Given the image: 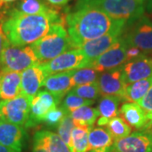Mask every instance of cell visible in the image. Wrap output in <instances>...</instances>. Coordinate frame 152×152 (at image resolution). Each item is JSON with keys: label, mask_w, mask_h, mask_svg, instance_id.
Returning <instances> with one entry per match:
<instances>
[{"label": "cell", "mask_w": 152, "mask_h": 152, "mask_svg": "<svg viewBox=\"0 0 152 152\" xmlns=\"http://www.w3.org/2000/svg\"><path fill=\"white\" fill-rule=\"evenodd\" d=\"M67 31L74 48L116 29L125 28L127 21L114 20L96 7L79 0L75 9L64 17Z\"/></svg>", "instance_id": "cell-1"}, {"label": "cell", "mask_w": 152, "mask_h": 152, "mask_svg": "<svg viewBox=\"0 0 152 152\" xmlns=\"http://www.w3.org/2000/svg\"><path fill=\"white\" fill-rule=\"evenodd\" d=\"M62 19L56 10L41 15H26L13 9L0 16L3 30L14 46L31 45L47 35L53 23Z\"/></svg>", "instance_id": "cell-2"}, {"label": "cell", "mask_w": 152, "mask_h": 152, "mask_svg": "<svg viewBox=\"0 0 152 152\" xmlns=\"http://www.w3.org/2000/svg\"><path fill=\"white\" fill-rule=\"evenodd\" d=\"M37 57L40 64L48 62L65 53L74 49L69 33L66 28L65 19L52 25L48 33L31 45Z\"/></svg>", "instance_id": "cell-3"}, {"label": "cell", "mask_w": 152, "mask_h": 152, "mask_svg": "<svg viewBox=\"0 0 152 152\" xmlns=\"http://www.w3.org/2000/svg\"><path fill=\"white\" fill-rule=\"evenodd\" d=\"M114 20L130 23L144 15L146 0H82Z\"/></svg>", "instance_id": "cell-4"}, {"label": "cell", "mask_w": 152, "mask_h": 152, "mask_svg": "<svg viewBox=\"0 0 152 152\" xmlns=\"http://www.w3.org/2000/svg\"><path fill=\"white\" fill-rule=\"evenodd\" d=\"M40 64L31 46H14L10 43L4 49L0 60V69L20 72Z\"/></svg>", "instance_id": "cell-5"}, {"label": "cell", "mask_w": 152, "mask_h": 152, "mask_svg": "<svg viewBox=\"0 0 152 152\" xmlns=\"http://www.w3.org/2000/svg\"><path fill=\"white\" fill-rule=\"evenodd\" d=\"M123 39L128 47H134L145 53H152V21L143 15L136 20L127 23Z\"/></svg>", "instance_id": "cell-6"}, {"label": "cell", "mask_w": 152, "mask_h": 152, "mask_svg": "<svg viewBox=\"0 0 152 152\" xmlns=\"http://www.w3.org/2000/svg\"><path fill=\"white\" fill-rule=\"evenodd\" d=\"M32 98L20 94L14 99L0 101V119L26 127L30 117Z\"/></svg>", "instance_id": "cell-7"}, {"label": "cell", "mask_w": 152, "mask_h": 152, "mask_svg": "<svg viewBox=\"0 0 152 152\" xmlns=\"http://www.w3.org/2000/svg\"><path fill=\"white\" fill-rule=\"evenodd\" d=\"M40 65L47 77L57 73L86 68L89 66V61L84 55L81 49L74 48L48 62L40 64Z\"/></svg>", "instance_id": "cell-8"}, {"label": "cell", "mask_w": 152, "mask_h": 152, "mask_svg": "<svg viewBox=\"0 0 152 152\" xmlns=\"http://www.w3.org/2000/svg\"><path fill=\"white\" fill-rule=\"evenodd\" d=\"M127 49L128 45L121 37L111 48L93 61L89 67L97 72H104L121 67L126 64Z\"/></svg>", "instance_id": "cell-9"}, {"label": "cell", "mask_w": 152, "mask_h": 152, "mask_svg": "<svg viewBox=\"0 0 152 152\" xmlns=\"http://www.w3.org/2000/svg\"><path fill=\"white\" fill-rule=\"evenodd\" d=\"M62 100L48 91H41L32 98L30 117L26 128H31L43 123L44 118L50 110L56 107Z\"/></svg>", "instance_id": "cell-10"}, {"label": "cell", "mask_w": 152, "mask_h": 152, "mask_svg": "<svg viewBox=\"0 0 152 152\" xmlns=\"http://www.w3.org/2000/svg\"><path fill=\"white\" fill-rule=\"evenodd\" d=\"M125 28H119L105 34L100 37L88 41L79 48L89 61V66L93 61L111 48L122 37ZM88 66V67H89Z\"/></svg>", "instance_id": "cell-11"}, {"label": "cell", "mask_w": 152, "mask_h": 152, "mask_svg": "<svg viewBox=\"0 0 152 152\" xmlns=\"http://www.w3.org/2000/svg\"><path fill=\"white\" fill-rule=\"evenodd\" d=\"M110 152H152L151 133L138 131L115 140Z\"/></svg>", "instance_id": "cell-12"}, {"label": "cell", "mask_w": 152, "mask_h": 152, "mask_svg": "<svg viewBox=\"0 0 152 152\" xmlns=\"http://www.w3.org/2000/svg\"><path fill=\"white\" fill-rule=\"evenodd\" d=\"M97 83L102 96H118L122 100L127 86L123 75V67L104 72L98 77Z\"/></svg>", "instance_id": "cell-13"}, {"label": "cell", "mask_w": 152, "mask_h": 152, "mask_svg": "<svg viewBox=\"0 0 152 152\" xmlns=\"http://www.w3.org/2000/svg\"><path fill=\"white\" fill-rule=\"evenodd\" d=\"M122 67L124 80L127 85L152 76V58L145 54L126 63Z\"/></svg>", "instance_id": "cell-14"}, {"label": "cell", "mask_w": 152, "mask_h": 152, "mask_svg": "<svg viewBox=\"0 0 152 152\" xmlns=\"http://www.w3.org/2000/svg\"><path fill=\"white\" fill-rule=\"evenodd\" d=\"M24 127L0 119V144L16 152H21L25 144Z\"/></svg>", "instance_id": "cell-15"}, {"label": "cell", "mask_w": 152, "mask_h": 152, "mask_svg": "<svg viewBox=\"0 0 152 152\" xmlns=\"http://www.w3.org/2000/svg\"><path fill=\"white\" fill-rule=\"evenodd\" d=\"M46 75L40 64L33 65L21 72V93L34 97L43 86Z\"/></svg>", "instance_id": "cell-16"}, {"label": "cell", "mask_w": 152, "mask_h": 152, "mask_svg": "<svg viewBox=\"0 0 152 152\" xmlns=\"http://www.w3.org/2000/svg\"><path fill=\"white\" fill-rule=\"evenodd\" d=\"M74 70L57 73L46 77L43 87L50 93L53 94L60 100L66 96L74 88L72 83V75Z\"/></svg>", "instance_id": "cell-17"}, {"label": "cell", "mask_w": 152, "mask_h": 152, "mask_svg": "<svg viewBox=\"0 0 152 152\" xmlns=\"http://www.w3.org/2000/svg\"><path fill=\"white\" fill-rule=\"evenodd\" d=\"M118 113L131 128L141 131H151L146 115L138 103L126 102L123 104Z\"/></svg>", "instance_id": "cell-18"}, {"label": "cell", "mask_w": 152, "mask_h": 152, "mask_svg": "<svg viewBox=\"0 0 152 152\" xmlns=\"http://www.w3.org/2000/svg\"><path fill=\"white\" fill-rule=\"evenodd\" d=\"M21 93V73L0 70V100L6 101L17 97Z\"/></svg>", "instance_id": "cell-19"}, {"label": "cell", "mask_w": 152, "mask_h": 152, "mask_svg": "<svg viewBox=\"0 0 152 152\" xmlns=\"http://www.w3.org/2000/svg\"><path fill=\"white\" fill-rule=\"evenodd\" d=\"M114 140L107 129L91 128L89 133L88 152H110Z\"/></svg>", "instance_id": "cell-20"}, {"label": "cell", "mask_w": 152, "mask_h": 152, "mask_svg": "<svg viewBox=\"0 0 152 152\" xmlns=\"http://www.w3.org/2000/svg\"><path fill=\"white\" fill-rule=\"evenodd\" d=\"M122 100L118 96H103L97 107L99 118L96 120L98 127H106L112 118L118 115V106Z\"/></svg>", "instance_id": "cell-21"}, {"label": "cell", "mask_w": 152, "mask_h": 152, "mask_svg": "<svg viewBox=\"0 0 152 152\" xmlns=\"http://www.w3.org/2000/svg\"><path fill=\"white\" fill-rule=\"evenodd\" d=\"M152 86V76L138 80L127 85L125 89L124 94L122 97L123 101H126L128 102H135L138 103L142 98L145 96V94L148 92L150 88Z\"/></svg>", "instance_id": "cell-22"}, {"label": "cell", "mask_w": 152, "mask_h": 152, "mask_svg": "<svg viewBox=\"0 0 152 152\" xmlns=\"http://www.w3.org/2000/svg\"><path fill=\"white\" fill-rule=\"evenodd\" d=\"M92 127L75 126L71 134V152H88L89 133Z\"/></svg>", "instance_id": "cell-23"}, {"label": "cell", "mask_w": 152, "mask_h": 152, "mask_svg": "<svg viewBox=\"0 0 152 152\" xmlns=\"http://www.w3.org/2000/svg\"><path fill=\"white\" fill-rule=\"evenodd\" d=\"M70 116L75 126L92 127L99 117V112L97 108L84 106L71 112Z\"/></svg>", "instance_id": "cell-24"}, {"label": "cell", "mask_w": 152, "mask_h": 152, "mask_svg": "<svg viewBox=\"0 0 152 152\" xmlns=\"http://www.w3.org/2000/svg\"><path fill=\"white\" fill-rule=\"evenodd\" d=\"M15 9L26 15H41L54 10L49 7L43 0H20Z\"/></svg>", "instance_id": "cell-25"}, {"label": "cell", "mask_w": 152, "mask_h": 152, "mask_svg": "<svg viewBox=\"0 0 152 152\" xmlns=\"http://www.w3.org/2000/svg\"><path fill=\"white\" fill-rule=\"evenodd\" d=\"M106 127L111 133L114 141L129 136L132 132V128L121 117L112 118Z\"/></svg>", "instance_id": "cell-26"}, {"label": "cell", "mask_w": 152, "mask_h": 152, "mask_svg": "<svg viewBox=\"0 0 152 152\" xmlns=\"http://www.w3.org/2000/svg\"><path fill=\"white\" fill-rule=\"evenodd\" d=\"M97 80L98 72L90 67L75 69L74 70L72 75V83L74 87L92 84L97 81Z\"/></svg>", "instance_id": "cell-27"}, {"label": "cell", "mask_w": 152, "mask_h": 152, "mask_svg": "<svg viewBox=\"0 0 152 152\" xmlns=\"http://www.w3.org/2000/svg\"><path fill=\"white\" fill-rule=\"evenodd\" d=\"M93 101H89V100H86L84 98L80 97L77 95H75L74 92L69 91L66 95L64 99L63 100L62 102V107L65 110L66 112H68L69 113H70L71 112L75 111L76 109L80 108L84 106H90L92 105Z\"/></svg>", "instance_id": "cell-28"}, {"label": "cell", "mask_w": 152, "mask_h": 152, "mask_svg": "<svg viewBox=\"0 0 152 152\" xmlns=\"http://www.w3.org/2000/svg\"><path fill=\"white\" fill-rule=\"evenodd\" d=\"M75 127V124L74 123L73 118H71L70 113L65 115V117L62 119L57 127L58 134L62 139V140L69 146V150L71 146V134Z\"/></svg>", "instance_id": "cell-29"}, {"label": "cell", "mask_w": 152, "mask_h": 152, "mask_svg": "<svg viewBox=\"0 0 152 152\" xmlns=\"http://www.w3.org/2000/svg\"><path fill=\"white\" fill-rule=\"evenodd\" d=\"M71 91L75 93L80 97L84 98L86 100H89V101H93V102L96 99H97L99 96L101 95L97 81L92 83V84L75 86L71 90Z\"/></svg>", "instance_id": "cell-30"}, {"label": "cell", "mask_w": 152, "mask_h": 152, "mask_svg": "<svg viewBox=\"0 0 152 152\" xmlns=\"http://www.w3.org/2000/svg\"><path fill=\"white\" fill-rule=\"evenodd\" d=\"M45 131V140L49 152H71L69 146L62 140L58 134L51 131Z\"/></svg>", "instance_id": "cell-31"}, {"label": "cell", "mask_w": 152, "mask_h": 152, "mask_svg": "<svg viewBox=\"0 0 152 152\" xmlns=\"http://www.w3.org/2000/svg\"><path fill=\"white\" fill-rule=\"evenodd\" d=\"M68 113H69L66 112L62 107H56L52 110H50L47 113V115L44 118L43 123H45L48 127H56V126L58 127V125L59 124L62 119Z\"/></svg>", "instance_id": "cell-32"}, {"label": "cell", "mask_w": 152, "mask_h": 152, "mask_svg": "<svg viewBox=\"0 0 152 152\" xmlns=\"http://www.w3.org/2000/svg\"><path fill=\"white\" fill-rule=\"evenodd\" d=\"M138 104L144 110L145 113L146 115L147 119L149 121V124L151 128V131L152 130V86L145 94V96L142 98L141 100L138 102Z\"/></svg>", "instance_id": "cell-33"}, {"label": "cell", "mask_w": 152, "mask_h": 152, "mask_svg": "<svg viewBox=\"0 0 152 152\" xmlns=\"http://www.w3.org/2000/svg\"><path fill=\"white\" fill-rule=\"evenodd\" d=\"M32 152H49L45 140V131H37L34 135Z\"/></svg>", "instance_id": "cell-34"}, {"label": "cell", "mask_w": 152, "mask_h": 152, "mask_svg": "<svg viewBox=\"0 0 152 152\" xmlns=\"http://www.w3.org/2000/svg\"><path fill=\"white\" fill-rule=\"evenodd\" d=\"M142 54L144 53H142L141 50H140L139 48H134V47H128L127 52H126V63L136 59Z\"/></svg>", "instance_id": "cell-35"}, {"label": "cell", "mask_w": 152, "mask_h": 152, "mask_svg": "<svg viewBox=\"0 0 152 152\" xmlns=\"http://www.w3.org/2000/svg\"><path fill=\"white\" fill-rule=\"evenodd\" d=\"M10 44V42L8 38L6 37L5 33L3 30V26H2V21L0 20V60H1V56L3 53L4 49L7 47V45Z\"/></svg>", "instance_id": "cell-36"}, {"label": "cell", "mask_w": 152, "mask_h": 152, "mask_svg": "<svg viewBox=\"0 0 152 152\" xmlns=\"http://www.w3.org/2000/svg\"><path fill=\"white\" fill-rule=\"evenodd\" d=\"M47 1L52 5L56 6V7H62V6L66 5L70 0H47Z\"/></svg>", "instance_id": "cell-37"}, {"label": "cell", "mask_w": 152, "mask_h": 152, "mask_svg": "<svg viewBox=\"0 0 152 152\" xmlns=\"http://www.w3.org/2000/svg\"><path fill=\"white\" fill-rule=\"evenodd\" d=\"M145 10L148 13L152 14V0H146L145 2Z\"/></svg>", "instance_id": "cell-38"}, {"label": "cell", "mask_w": 152, "mask_h": 152, "mask_svg": "<svg viewBox=\"0 0 152 152\" xmlns=\"http://www.w3.org/2000/svg\"><path fill=\"white\" fill-rule=\"evenodd\" d=\"M0 152H16L15 151H14V150H12L10 148H9V147H6L4 145H1L0 144Z\"/></svg>", "instance_id": "cell-39"}, {"label": "cell", "mask_w": 152, "mask_h": 152, "mask_svg": "<svg viewBox=\"0 0 152 152\" xmlns=\"http://www.w3.org/2000/svg\"><path fill=\"white\" fill-rule=\"evenodd\" d=\"M14 1H15V0H1V2H2V5H3V4H10V3L14 2Z\"/></svg>", "instance_id": "cell-40"}, {"label": "cell", "mask_w": 152, "mask_h": 152, "mask_svg": "<svg viewBox=\"0 0 152 152\" xmlns=\"http://www.w3.org/2000/svg\"><path fill=\"white\" fill-rule=\"evenodd\" d=\"M2 6V2H1V0H0V7Z\"/></svg>", "instance_id": "cell-41"}, {"label": "cell", "mask_w": 152, "mask_h": 152, "mask_svg": "<svg viewBox=\"0 0 152 152\" xmlns=\"http://www.w3.org/2000/svg\"><path fill=\"white\" fill-rule=\"evenodd\" d=\"M150 132H151V134H152V130H151V131H150Z\"/></svg>", "instance_id": "cell-42"}]
</instances>
